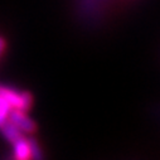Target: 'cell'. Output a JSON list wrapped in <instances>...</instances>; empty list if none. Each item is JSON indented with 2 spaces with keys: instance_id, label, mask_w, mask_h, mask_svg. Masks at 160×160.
<instances>
[{
  "instance_id": "cell-1",
  "label": "cell",
  "mask_w": 160,
  "mask_h": 160,
  "mask_svg": "<svg viewBox=\"0 0 160 160\" xmlns=\"http://www.w3.org/2000/svg\"><path fill=\"white\" fill-rule=\"evenodd\" d=\"M9 121L14 124L22 132H33L35 130V124L27 117L25 112L19 108H12L9 112Z\"/></svg>"
},
{
  "instance_id": "cell-2",
  "label": "cell",
  "mask_w": 160,
  "mask_h": 160,
  "mask_svg": "<svg viewBox=\"0 0 160 160\" xmlns=\"http://www.w3.org/2000/svg\"><path fill=\"white\" fill-rule=\"evenodd\" d=\"M14 145V151H15V156L18 159H25V158H32V151H30V144L29 141H27L23 136L19 138L18 140H15L13 142Z\"/></svg>"
},
{
  "instance_id": "cell-3",
  "label": "cell",
  "mask_w": 160,
  "mask_h": 160,
  "mask_svg": "<svg viewBox=\"0 0 160 160\" xmlns=\"http://www.w3.org/2000/svg\"><path fill=\"white\" fill-rule=\"evenodd\" d=\"M12 108L13 107L10 106V103L0 95V128L8 121V116Z\"/></svg>"
},
{
  "instance_id": "cell-4",
  "label": "cell",
  "mask_w": 160,
  "mask_h": 160,
  "mask_svg": "<svg viewBox=\"0 0 160 160\" xmlns=\"http://www.w3.org/2000/svg\"><path fill=\"white\" fill-rule=\"evenodd\" d=\"M4 48H5V41L4 39L0 38V54H2L4 52Z\"/></svg>"
}]
</instances>
